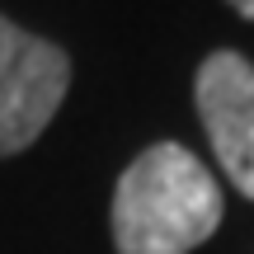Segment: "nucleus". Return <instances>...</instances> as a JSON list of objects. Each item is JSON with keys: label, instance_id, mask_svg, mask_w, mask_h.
Returning a JSON list of instances; mask_svg holds the SVG:
<instances>
[{"label": "nucleus", "instance_id": "obj_1", "mask_svg": "<svg viewBox=\"0 0 254 254\" xmlns=\"http://www.w3.org/2000/svg\"><path fill=\"white\" fill-rule=\"evenodd\" d=\"M221 226V189L179 141H155L113 189L118 254H189Z\"/></svg>", "mask_w": 254, "mask_h": 254}, {"label": "nucleus", "instance_id": "obj_2", "mask_svg": "<svg viewBox=\"0 0 254 254\" xmlns=\"http://www.w3.org/2000/svg\"><path fill=\"white\" fill-rule=\"evenodd\" d=\"M66 85L71 62L62 47L0 14V155H14L43 136L66 99Z\"/></svg>", "mask_w": 254, "mask_h": 254}, {"label": "nucleus", "instance_id": "obj_3", "mask_svg": "<svg viewBox=\"0 0 254 254\" xmlns=\"http://www.w3.org/2000/svg\"><path fill=\"white\" fill-rule=\"evenodd\" d=\"M193 94L226 179L254 198V66L240 52H212L198 66Z\"/></svg>", "mask_w": 254, "mask_h": 254}, {"label": "nucleus", "instance_id": "obj_4", "mask_svg": "<svg viewBox=\"0 0 254 254\" xmlns=\"http://www.w3.org/2000/svg\"><path fill=\"white\" fill-rule=\"evenodd\" d=\"M231 5H236V9H240L245 19H254V0H231Z\"/></svg>", "mask_w": 254, "mask_h": 254}]
</instances>
